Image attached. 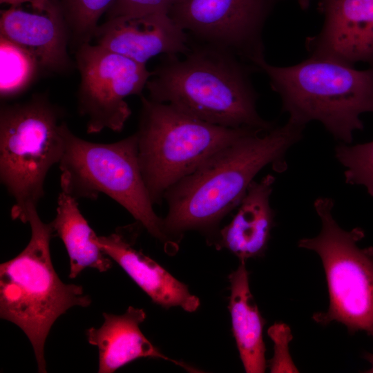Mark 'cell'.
Listing matches in <instances>:
<instances>
[{"label":"cell","instance_id":"cell-13","mask_svg":"<svg viewBox=\"0 0 373 373\" xmlns=\"http://www.w3.org/2000/svg\"><path fill=\"white\" fill-rule=\"evenodd\" d=\"M93 39L143 65L156 55H184L190 49L188 34L164 12L108 18L98 26Z\"/></svg>","mask_w":373,"mask_h":373},{"label":"cell","instance_id":"cell-19","mask_svg":"<svg viewBox=\"0 0 373 373\" xmlns=\"http://www.w3.org/2000/svg\"><path fill=\"white\" fill-rule=\"evenodd\" d=\"M0 68L1 99H10L23 93L41 71L30 52L3 36H0Z\"/></svg>","mask_w":373,"mask_h":373},{"label":"cell","instance_id":"cell-21","mask_svg":"<svg viewBox=\"0 0 373 373\" xmlns=\"http://www.w3.org/2000/svg\"><path fill=\"white\" fill-rule=\"evenodd\" d=\"M336 157L345 167V182L364 185L373 197V141L350 146L341 144L335 149Z\"/></svg>","mask_w":373,"mask_h":373},{"label":"cell","instance_id":"cell-14","mask_svg":"<svg viewBox=\"0 0 373 373\" xmlns=\"http://www.w3.org/2000/svg\"><path fill=\"white\" fill-rule=\"evenodd\" d=\"M96 242L154 303L165 309L179 307L188 312L198 309L200 299L189 291L185 284L142 251L134 248L133 244L121 232L97 236Z\"/></svg>","mask_w":373,"mask_h":373},{"label":"cell","instance_id":"cell-9","mask_svg":"<svg viewBox=\"0 0 373 373\" xmlns=\"http://www.w3.org/2000/svg\"><path fill=\"white\" fill-rule=\"evenodd\" d=\"M75 58L80 75L78 111L88 118L86 132L97 133L105 128L121 131L131 115L125 99L142 96L153 71L146 65L90 43L78 46Z\"/></svg>","mask_w":373,"mask_h":373},{"label":"cell","instance_id":"cell-4","mask_svg":"<svg viewBox=\"0 0 373 373\" xmlns=\"http://www.w3.org/2000/svg\"><path fill=\"white\" fill-rule=\"evenodd\" d=\"M22 222L29 223L31 236L17 256L0 265V316L17 325L28 338L39 372H46L44 345L56 320L74 306L86 307L90 297L80 285L66 284L57 274L50 257L54 236L51 223L30 207Z\"/></svg>","mask_w":373,"mask_h":373},{"label":"cell","instance_id":"cell-8","mask_svg":"<svg viewBox=\"0 0 373 373\" xmlns=\"http://www.w3.org/2000/svg\"><path fill=\"white\" fill-rule=\"evenodd\" d=\"M314 206L321 220V231L314 238L300 239L298 245L320 256L329 305L312 318L321 325L336 321L351 334L362 331L373 338V247H358L365 236L361 228L345 231L338 224L332 215V199L319 198Z\"/></svg>","mask_w":373,"mask_h":373},{"label":"cell","instance_id":"cell-2","mask_svg":"<svg viewBox=\"0 0 373 373\" xmlns=\"http://www.w3.org/2000/svg\"><path fill=\"white\" fill-rule=\"evenodd\" d=\"M182 59L164 55L146 88L151 100L169 104L204 122L228 128L269 130L257 111V70L235 54L190 39Z\"/></svg>","mask_w":373,"mask_h":373},{"label":"cell","instance_id":"cell-25","mask_svg":"<svg viewBox=\"0 0 373 373\" xmlns=\"http://www.w3.org/2000/svg\"><path fill=\"white\" fill-rule=\"evenodd\" d=\"M300 8L303 10H307L309 7V5H310V3H311V1L312 0H296Z\"/></svg>","mask_w":373,"mask_h":373},{"label":"cell","instance_id":"cell-17","mask_svg":"<svg viewBox=\"0 0 373 373\" xmlns=\"http://www.w3.org/2000/svg\"><path fill=\"white\" fill-rule=\"evenodd\" d=\"M229 280L228 307L232 332L245 370L247 373L265 372L267 365L262 332L266 321L250 291L245 260H240L237 269L229 276Z\"/></svg>","mask_w":373,"mask_h":373},{"label":"cell","instance_id":"cell-22","mask_svg":"<svg viewBox=\"0 0 373 373\" xmlns=\"http://www.w3.org/2000/svg\"><path fill=\"white\" fill-rule=\"evenodd\" d=\"M274 342V354L268 361L270 372H298L288 350V345L293 338L289 327L284 323H275L267 331Z\"/></svg>","mask_w":373,"mask_h":373},{"label":"cell","instance_id":"cell-20","mask_svg":"<svg viewBox=\"0 0 373 373\" xmlns=\"http://www.w3.org/2000/svg\"><path fill=\"white\" fill-rule=\"evenodd\" d=\"M67 23L70 43L76 48L90 43L102 16L109 10L115 0H58Z\"/></svg>","mask_w":373,"mask_h":373},{"label":"cell","instance_id":"cell-7","mask_svg":"<svg viewBox=\"0 0 373 373\" xmlns=\"http://www.w3.org/2000/svg\"><path fill=\"white\" fill-rule=\"evenodd\" d=\"M139 160L154 204L216 152L254 128H233L192 117L175 106L140 96ZM260 130V129H259Z\"/></svg>","mask_w":373,"mask_h":373},{"label":"cell","instance_id":"cell-12","mask_svg":"<svg viewBox=\"0 0 373 373\" xmlns=\"http://www.w3.org/2000/svg\"><path fill=\"white\" fill-rule=\"evenodd\" d=\"M318 10L323 23L305 40L309 56L373 67V0H318Z\"/></svg>","mask_w":373,"mask_h":373},{"label":"cell","instance_id":"cell-18","mask_svg":"<svg viewBox=\"0 0 373 373\" xmlns=\"http://www.w3.org/2000/svg\"><path fill=\"white\" fill-rule=\"evenodd\" d=\"M77 200L61 190L56 216L50 222L54 234L62 240L68 252L70 278H76L85 268L104 272L113 265L111 258L97 245V236L82 214Z\"/></svg>","mask_w":373,"mask_h":373},{"label":"cell","instance_id":"cell-26","mask_svg":"<svg viewBox=\"0 0 373 373\" xmlns=\"http://www.w3.org/2000/svg\"><path fill=\"white\" fill-rule=\"evenodd\" d=\"M21 0H0V3L1 4L9 6Z\"/></svg>","mask_w":373,"mask_h":373},{"label":"cell","instance_id":"cell-3","mask_svg":"<svg viewBox=\"0 0 373 373\" xmlns=\"http://www.w3.org/2000/svg\"><path fill=\"white\" fill-rule=\"evenodd\" d=\"M254 66L268 77L289 120L305 126L318 121L344 144L363 128L360 115L373 113V67L360 70L314 56L286 67L271 65L262 57Z\"/></svg>","mask_w":373,"mask_h":373},{"label":"cell","instance_id":"cell-15","mask_svg":"<svg viewBox=\"0 0 373 373\" xmlns=\"http://www.w3.org/2000/svg\"><path fill=\"white\" fill-rule=\"evenodd\" d=\"M275 178L268 174L250 184L236 215L213 242L218 249H227L245 261L265 254L275 225L269 202Z\"/></svg>","mask_w":373,"mask_h":373},{"label":"cell","instance_id":"cell-23","mask_svg":"<svg viewBox=\"0 0 373 373\" xmlns=\"http://www.w3.org/2000/svg\"><path fill=\"white\" fill-rule=\"evenodd\" d=\"M178 0H115L106 19L121 15L168 13Z\"/></svg>","mask_w":373,"mask_h":373},{"label":"cell","instance_id":"cell-6","mask_svg":"<svg viewBox=\"0 0 373 373\" xmlns=\"http://www.w3.org/2000/svg\"><path fill=\"white\" fill-rule=\"evenodd\" d=\"M63 111L46 93L0 108V179L15 204L13 220L22 221L44 197L50 168L64 150Z\"/></svg>","mask_w":373,"mask_h":373},{"label":"cell","instance_id":"cell-16","mask_svg":"<svg viewBox=\"0 0 373 373\" xmlns=\"http://www.w3.org/2000/svg\"><path fill=\"white\" fill-rule=\"evenodd\" d=\"M103 316L100 327L86 331L88 342L98 348L99 373H113L133 361L146 357L169 361L191 370L164 355L143 334L140 325L146 318L144 309L129 306L123 314L104 313Z\"/></svg>","mask_w":373,"mask_h":373},{"label":"cell","instance_id":"cell-5","mask_svg":"<svg viewBox=\"0 0 373 373\" xmlns=\"http://www.w3.org/2000/svg\"><path fill=\"white\" fill-rule=\"evenodd\" d=\"M63 131L64 150L59 163L61 190L77 200L107 195L166 247L175 248L178 245L167 235L163 218L154 211L141 171L136 132L103 144L79 138L66 122Z\"/></svg>","mask_w":373,"mask_h":373},{"label":"cell","instance_id":"cell-10","mask_svg":"<svg viewBox=\"0 0 373 373\" xmlns=\"http://www.w3.org/2000/svg\"><path fill=\"white\" fill-rule=\"evenodd\" d=\"M277 1L178 0L169 15L191 40L227 50L254 66L265 57L263 28Z\"/></svg>","mask_w":373,"mask_h":373},{"label":"cell","instance_id":"cell-1","mask_svg":"<svg viewBox=\"0 0 373 373\" xmlns=\"http://www.w3.org/2000/svg\"><path fill=\"white\" fill-rule=\"evenodd\" d=\"M305 126L288 119L267 131L255 129L224 146L165 193L167 235L175 242L187 231L215 240L222 220L236 209L265 166L287 169V151L303 137Z\"/></svg>","mask_w":373,"mask_h":373},{"label":"cell","instance_id":"cell-24","mask_svg":"<svg viewBox=\"0 0 373 373\" xmlns=\"http://www.w3.org/2000/svg\"><path fill=\"white\" fill-rule=\"evenodd\" d=\"M363 358L365 360H367L368 362H370V364L372 365L371 368L365 371V372L373 373V354L366 353L363 355Z\"/></svg>","mask_w":373,"mask_h":373},{"label":"cell","instance_id":"cell-11","mask_svg":"<svg viewBox=\"0 0 373 373\" xmlns=\"http://www.w3.org/2000/svg\"><path fill=\"white\" fill-rule=\"evenodd\" d=\"M0 36L21 46L41 70L62 74L73 66L69 29L58 0H21L1 10Z\"/></svg>","mask_w":373,"mask_h":373}]
</instances>
